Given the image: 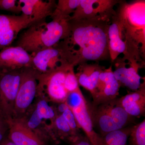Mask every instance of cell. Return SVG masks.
I'll use <instances>...</instances> for the list:
<instances>
[{
    "mask_svg": "<svg viewBox=\"0 0 145 145\" xmlns=\"http://www.w3.org/2000/svg\"><path fill=\"white\" fill-rule=\"evenodd\" d=\"M32 57L20 46H9L0 50V69L10 71L31 67Z\"/></svg>",
    "mask_w": 145,
    "mask_h": 145,
    "instance_id": "obj_15",
    "label": "cell"
},
{
    "mask_svg": "<svg viewBox=\"0 0 145 145\" xmlns=\"http://www.w3.org/2000/svg\"><path fill=\"white\" fill-rule=\"evenodd\" d=\"M118 4L115 16L126 46L122 59L145 65V1H120Z\"/></svg>",
    "mask_w": 145,
    "mask_h": 145,
    "instance_id": "obj_2",
    "label": "cell"
},
{
    "mask_svg": "<svg viewBox=\"0 0 145 145\" xmlns=\"http://www.w3.org/2000/svg\"><path fill=\"white\" fill-rule=\"evenodd\" d=\"M4 119L3 118V117H2L1 115V114H0V121H1V119Z\"/></svg>",
    "mask_w": 145,
    "mask_h": 145,
    "instance_id": "obj_31",
    "label": "cell"
},
{
    "mask_svg": "<svg viewBox=\"0 0 145 145\" xmlns=\"http://www.w3.org/2000/svg\"><path fill=\"white\" fill-rule=\"evenodd\" d=\"M115 15L109 24L108 32L109 52L112 63L120 54L124 55L126 51L125 44L121 37L119 24Z\"/></svg>",
    "mask_w": 145,
    "mask_h": 145,
    "instance_id": "obj_21",
    "label": "cell"
},
{
    "mask_svg": "<svg viewBox=\"0 0 145 145\" xmlns=\"http://www.w3.org/2000/svg\"><path fill=\"white\" fill-rule=\"evenodd\" d=\"M57 108V113L61 114L65 119L73 132L77 136L81 135V129L78 124L71 110L65 103L59 104Z\"/></svg>",
    "mask_w": 145,
    "mask_h": 145,
    "instance_id": "obj_25",
    "label": "cell"
},
{
    "mask_svg": "<svg viewBox=\"0 0 145 145\" xmlns=\"http://www.w3.org/2000/svg\"><path fill=\"white\" fill-rule=\"evenodd\" d=\"M119 0H80L69 20H102L111 22Z\"/></svg>",
    "mask_w": 145,
    "mask_h": 145,
    "instance_id": "obj_8",
    "label": "cell"
},
{
    "mask_svg": "<svg viewBox=\"0 0 145 145\" xmlns=\"http://www.w3.org/2000/svg\"><path fill=\"white\" fill-rule=\"evenodd\" d=\"M8 131V138L16 145H46L45 141L27 126L22 118L6 119Z\"/></svg>",
    "mask_w": 145,
    "mask_h": 145,
    "instance_id": "obj_12",
    "label": "cell"
},
{
    "mask_svg": "<svg viewBox=\"0 0 145 145\" xmlns=\"http://www.w3.org/2000/svg\"><path fill=\"white\" fill-rule=\"evenodd\" d=\"M40 99L30 115L22 118L27 126L36 132L44 120L52 121L58 114L57 108L50 106L45 99Z\"/></svg>",
    "mask_w": 145,
    "mask_h": 145,
    "instance_id": "obj_19",
    "label": "cell"
},
{
    "mask_svg": "<svg viewBox=\"0 0 145 145\" xmlns=\"http://www.w3.org/2000/svg\"><path fill=\"white\" fill-rule=\"evenodd\" d=\"M50 121L46 127L47 138H50L55 142L65 140L71 143L80 136H77L73 132L61 114H57Z\"/></svg>",
    "mask_w": 145,
    "mask_h": 145,
    "instance_id": "obj_20",
    "label": "cell"
},
{
    "mask_svg": "<svg viewBox=\"0 0 145 145\" xmlns=\"http://www.w3.org/2000/svg\"><path fill=\"white\" fill-rule=\"evenodd\" d=\"M69 20H46L34 23L20 36L17 46L31 54L56 45L69 31Z\"/></svg>",
    "mask_w": 145,
    "mask_h": 145,
    "instance_id": "obj_3",
    "label": "cell"
},
{
    "mask_svg": "<svg viewBox=\"0 0 145 145\" xmlns=\"http://www.w3.org/2000/svg\"><path fill=\"white\" fill-rule=\"evenodd\" d=\"M31 55V67L40 74L49 72L62 65L69 64L59 43Z\"/></svg>",
    "mask_w": 145,
    "mask_h": 145,
    "instance_id": "obj_11",
    "label": "cell"
},
{
    "mask_svg": "<svg viewBox=\"0 0 145 145\" xmlns=\"http://www.w3.org/2000/svg\"><path fill=\"white\" fill-rule=\"evenodd\" d=\"M0 10L19 14L22 13L21 7L17 0H0Z\"/></svg>",
    "mask_w": 145,
    "mask_h": 145,
    "instance_id": "obj_27",
    "label": "cell"
},
{
    "mask_svg": "<svg viewBox=\"0 0 145 145\" xmlns=\"http://www.w3.org/2000/svg\"><path fill=\"white\" fill-rule=\"evenodd\" d=\"M3 71L1 70V69H0V74H1L3 72Z\"/></svg>",
    "mask_w": 145,
    "mask_h": 145,
    "instance_id": "obj_32",
    "label": "cell"
},
{
    "mask_svg": "<svg viewBox=\"0 0 145 145\" xmlns=\"http://www.w3.org/2000/svg\"><path fill=\"white\" fill-rule=\"evenodd\" d=\"M69 31L59 44L68 61L74 67L89 61L110 60L108 28L102 20H69Z\"/></svg>",
    "mask_w": 145,
    "mask_h": 145,
    "instance_id": "obj_1",
    "label": "cell"
},
{
    "mask_svg": "<svg viewBox=\"0 0 145 145\" xmlns=\"http://www.w3.org/2000/svg\"><path fill=\"white\" fill-rule=\"evenodd\" d=\"M8 130L7 124L4 119L0 121V142L4 138V135L7 130Z\"/></svg>",
    "mask_w": 145,
    "mask_h": 145,
    "instance_id": "obj_29",
    "label": "cell"
},
{
    "mask_svg": "<svg viewBox=\"0 0 145 145\" xmlns=\"http://www.w3.org/2000/svg\"><path fill=\"white\" fill-rule=\"evenodd\" d=\"M89 111L94 130L104 135L129 126L133 117L120 105L119 98L94 105L88 102Z\"/></svg>",
    "mask_w": 145,
    "mask_h": 145,
    "instance_id": "obj_4",
    "label": "cell"
},
{
    "mask_svg": "<svg viewBox=\"0 0 145 145\" xmlns=\"http://www.w3.org/2000/svg\"><path fill=\"white\" fill-rule=\"evenodd\" d=\"M113 63L115 69L113 73L121 86H123L132 91L140 88L142 78L138 72L139 69L144 67L145 65L138 62H127L129 66L127 67L126 61L120 57Z\"/></svg>",
    "mask_w": 145,
    "mask_h": 145,
    "instance_id": "obj_13",
    "label": "cell"
},
{
    "mask_svg": "<svg viewBox=\"0 0 145 145\" xmlns=\"http://www.w3.org/2000/svg\"><path fill=\"white\" fill-rule=\"evenodd\" d=\"M21 78V69L0 74V114L5 120L14 117V106Z\"/></svg>",
    "mask_w": 145,
    "mask_h": 145,
    "instance_id": "obj_7",
    "label": "cell"
},
{
    "mask_svg": "<svg viewBox=\"0 0 145 145\" xmlns=\"http://www.w3.org/2000/svg\"><path fill=\"white\" fill-rule=\"evenodd\" d=\"M120 105L126 112L133 117H140L145 114V79L140 88L119 98Z\"/></svg>",
    "mask_w": 145,
    "mask_h": 145,
    "instance_id": "obj_18",
    "label": "cell"
},
{
    "mask_svg": "<svg viewBox=\"0 0 145 145\" xmlns=\"http://www.w3.org/2000/svg\"><path fill=\"white\" fill-rule=\"evenodd\" d=\"M129 145H145V120L131 127L128 140Z\"/></svg>",
    "mask_w": 145,
    "mask_h": 145,
    "instance_id": "obj_24",
    "label": "cell"
},
{
    "mask_svg": "<svg viewBox=\"0 0 145 145\" xmlns=\"http://www.w3.org/2000/svg\"><path fill=\"white\" fill-rule=\"evenodd\" d=\"M105 68L98 63H84L78 66L75 75L79 86L89 91L92 98L96 94L99 76Z\"/></svg>",
    "mask_w": 145,
    "mask_h": 145,
    "instance_id": "obj_17",
    "label": "cell"
},
{
    "mask_svg": "<svg viewBox=\"0 0 145 145\" xmlns=\"http://www.w3.org/2000/svg\"><path fill=\"white\" fill-rule=\"evenodd\" d=\"M34 23L32 18L20 15L0 14V50L10 46L21 31Z\"/></svg>",
    "mask_w": 145,
    "mask_h": 145,
    "instance_id": "obj_10",
    "label": "cell"
},
{
    "mask_svg": "<svg viewBox=\"0 0 145 145\" xmlns=\"http://www.w3.org/2000/svg\"><path fill=\"white\" fill-rule=\"evenodd\" d=\"M74 68L75 67L73 66H71L66 74L65 87L69 93L76 91L80 89V86L75 75Z\"/></svg>",
    "mask_w": 145,
    "mask_h": 145,
    "instance_id": "obj_26",
    "label": "cell"
},
{
    "mask_svg": "<svg viewBox=\"0 0 145 145\" xmlns=\"http://www.w3.org/2000/svg\"><path fill=\"white\" fill-rule=\"evenodd\" d=\"M71 65L65 64L46 73H39L37 96L48 102L59 104L65 103L69 94L65 87V79Z\"/></svg>",
    "mask_w": 145,
    "mask_h": 145,
    "instance_id": "obj_5",
    "label": "cell"
},
{
    "mask_svg": "<svg viewBox=\"0 0 145 145\" xmlns=\"http://www.w3.org/2000/svg\"><path fill=\"white\" fill-rule=\"evenodd\" d=\"M39 72L32 67L21 69V78L14 106V117L23 118L37 96Z\"/></svg>",
    "mask_w": 145,
    "mask_h": 145,
    "instance_id": "obj_6",
    "label": "cell"
},
{
    "mask_svg": "<svg viewBox=\"0 0 145 145\" xmlns=\"http://www.w3.org/2000/svg\"><path fill=\"white\" fill-rule=\"evenodd\" d=\"M131 126H128L104 135L98 134L96 145H127Z\"/></svg>",
    "mask_w": 145,
    "mask_h": 145,
    "instance_id": "obj_22",
    "label": "cell"
},
{
    "mask_svg": "<svg viewBox=\"0 0 145 145\" xmlns=\"http://www.w3.org/2000/svg\"><path fill=\"white\" fill-rule=\"evenodd\" d=\"M80 0H59L50 18L52 20H69Z\"/></svg>",
    "mask_w": 145,
    "mask_h": 145,
    "instance_id": "obj_23",
    "label": "cell"
},
{
    "mask_svg": "<svg viewBox=\"0 0 145 145\" xmlns=\"http://www.w3.org/2000/svg\"><path fill=\"white\" fill-rule=\"evenodd\" d=\"M0 145H16L7 137V138H4L1 142Z\"/></svg>",
    "mask_w": 145,
    "mask_h": 145,
    "instance_id": "obj_30",
    "label": "cell"
},
{
    "mask_svg": "<svg viewBox=\"0 0 145 145\" xmlns=\"http://www.w3.org/2000/svg\"><path fill=\"white\" fill-rule=\"evenodd\" d=\"M65 103L71 110L78 126L91 144L96 145L98 133L93 129L88 102L80 89L69 93Z\"/></svg>",
    "mask_w": 145,
    "mask_h": 145,
    "instance_id": "obj_9",
    "label": "cell"
},
{
    "mask_svg": "<svg viewBox=\"0 0 145 145\" xmlns=\"http://www.w3.org/2000/svg\"><path fill=\"white\" fill-rule=\"evenodd\" d=\"M22 13L32 18L34 23L46 20L55 9V0H19Z\"/></svg>",
    "mask_w": 145,
    "mask_h": 145,
    "instance_id": "obj_16",
    "label": "cell"
},
{
    "mask_svg": "<svg viewBox=\"0 0 145 145\" xmlns=\"http://www.w3.org/2000/svg\"><path fill=\"white\" fill-rule=\"evenodd\" d=\"M121 85L116 80L111 65L100 74L96 94L91 103L93 105L105 103L118 98Z\"/></svg>",
    "mask_w": 145,
    "mask_h": 145,
    "instance_id": "obj_14",
    "label": "cell"
},
{
    "mask_svg": "<svg viewBox=\"0 0 145 145\" xmlns=\"http://www.w3.org/2000/svg\"><path fill=\"white\" fill-rule=\"evenodd\" d=\"M71 145H92L85 135L81 134L75 139L74 141L71 143Z\"/></svg>",
    "mask_w": 145,
    "mask_h": 145,
    "instance_id": "obj_28",
    "label": "cell"
}]
</instances>
